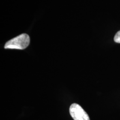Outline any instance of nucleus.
Here are the masks:
<instances>
[{
	"instance_id": "3",
	"label": "nucleus",
	"mask_w": 120,
	"mask_h": 120,
	"mask_svg": "<svg viewBox=\"0 0 120 120\" xmlns=\"http://www.w3.org/2000/svg\"><path fill=\"white\" fill-rule=\"evenodd\" d=\"M114 41L115 42L120 43V31L117 32L115 37H114Z\"/></svg>"
},
{
	"instance_id": "2",
	"label": "nucleus",
	"mask_w": 120,
	"mask_h": 120,
	"mask_svg": "<svg viewBox=\"0 0 120 120\" xmlns=\"http://www.w3.org/2000/svg\"><path fill=\"white\" fill-rule=\"evenodd\" d=\"M70 113L74 120H90L89 116L80 105L73 103L70 107Z\"/></svg>"
},
{
	"instance_id": "1",
	"label": "nucleus",
	"mask_w": 120,
	"mask_h": 120,
	"mask_svg": "<svg viewBox=\"0 0 120 120\" xmlns=\"http://www.w3.org/2000/svg\"><path fill=\"white\" fill-rule=\"evenodd\" d=\"M30 36L26 34H23L15 37L6 43L4 49H23L30 45Z\"/></svg>"
}]
</instances>
